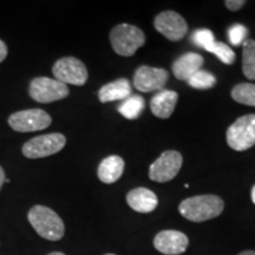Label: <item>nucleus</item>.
Masks as SVG:
<instances>
[{"instance_id":"f8f14e48","label":"nucleus","mask_w":255,"mask_h":255,"mask_svg":"<svg viewBox=\"0 0 255 255\" xmlns=\"http://www.w3.org/2000/svg\"><path fill=\"white\" fill-rule=\"evenodd\" d=\"M189 239L178 231H162L154 239V246L164 255H180L187 251Z\"/></svg>"},{"instance_id":"f257e3e1","label":"nucleus","mask_w":255,"mask_h":255,"mask_svg":"<svg viewBox=\"0 0 255 255\" xmlns=\"http://www.w3.org/2000/svg\"><path fill=\"white\" fill-rule=\"evenodd\" d=\"M225 202L216 195H199L188 197L180 203L181 215L191 222H203L221 215Z\"/></svg>"},{"instance_id":"bb28decb","label":"nucleus","mask_w":255,"mask_h":255,"mask_svg":"<svg viewBox=\"0 0 255 255\" xmlns=\"http://www.w3.org/2000/svg\"><path fill=\"white\" fill-rule=\"evenodd\" d=\"M5 183V171L4 169L1 168V165H0V189L2 188V184Z\"/></svg>"},{"instance_id":"2eb2a0df","label":"nucleus","mask_w":255,"mask_h":255,"mask_svg":"<svg viewBox=\"0 0 255 255\" xmlns=\"http://www.w3.org/2000/svg\"><path fill=\"white\" fill-rule=\"evenodd\" d=\"M178 94L171 90H161L151 98L150 110L156 117L167 120L171 116L177 104Z\"/></svg>"},{"instance_id":"423d86ee","label":"nucleus","mask_w":255,"mask_h":255,"mask_svg":"<svg viewBox=\"0 0 255 255\" xmlns=\"http://www.w3.org/2000/svg\"><path fill=\"white\" fill-rule=\"evenodd\" d=\"M32 100L39 103H52L69 96V88L64 83L49 77H37L32 79L28 88Z\"/></svg>"},{"instance_id":"ddd939ff","label":"nucleus","mask_w":255,"mask_h":255,"mask_svg":"<svg viewBox=\"0 0 255 255\" xmlns=\"http://www.w3.org/2000/svg\"><path fill=\"white\" fill-rule=\"evenodd\" d=\"M127 202L131 209L137 213L148 214L154 212L158 205V199L154 191L148 188H135L127 195Z\"/></svg>"},{"instance_id":"c85d7f7f","label":"nucleus","mask_w":255,"mask_h":255,"mask_svg":"<svg viewBox=\"0 0 255 255\" xmlns=\"http://www.w3.org/2000/svg\"><path fill=\"white\" fill-rule=\"evenodd\" d=\"M251 197H252V201H253V203L255 205V184L252 188V191H251Z\"/></svg>"},{"instance_id":"0eeeda50","label":"nucleus","mask_w":255,"mask_h":255,"mask_svg":"<svg viewBox=\"0 0 255 255\" xmlns=\"http://www.w3.org/2000/svg\"><path fill=\"white\" fill-rule=\"evenodd\" d=\"M55 79L64 83L82 87L88 81V70L84 63L75 57H64L57 60L52 68Z\"/></svg>"},{"instance_id":"393cba45","label":"nucleus","mask_w":255,"mask_h":255,"mask_svg":"<svg viewBox=\"0 0 255 255\" xmlns=\"http://www.w3.org/2000/svg\"><path fill=\"white\" fill-rule=\"evenodd\" d=\"M225 5L229 11L235 12L244 7L246 5V1L245 0H227V1H225Z\"/></svg>"},{"instance_id":"f3484780","label":"nucleus","mask_w":255,"mask_h":255,"mask_svg":"<svg viewBox=\"0 0 255 255\" xmlns=\"http://www.w3.org/2000/svg\"><path fill=\"white\" fill-rule=\"evenodd\" d=\"M124 171V159L121 156L111 155L104 158L98 167V178L103 183L111 184L120 180Z\"/></svg>"},{"instance_id":"9b49d317","label":"nucleus","mask_w":255,"mask_h":255,"mask_svg":"<svg viewBox=\"0 0 255 255\" xmlns=\"http://www.w3.org/2000/svg\"><path fill=\"white\" fill-rule=\"evenodd\" d=\"M168 79L169 72L167 70L142 65L136 70L133 75V85L141 92L161 91L167 84Z\"/></svg>"},{"instance_id":"6ab92c4d","label":"nucleus","mask_w":255,"mask_h":255,"mask_svg":"<svg viewBox=\"0 0 255 255\" xmlns=\"http://www.w3.org/2000/svg\"><path fill=\"white\" fill-rule=\"evenodd\" d=\"M242 71L245 77L255 81V40L247 39L242 47Z\"/></svg>"},{"instance_id":"20e7f679","label":"nucleus","mask_w":255,"mask_h":255,"mask_svg":"<svg viewBox=\"0 0 255 255\" xmlns=\"http://www.w3.org/2000/svg\"><path fill=\"white\" fill-rule=\"evenodd\" d=\"M227 144L235 151H246L255 145V115L239 117L227 129Z\"/></svg>"},{"instance_id":"6e6552de","label":"nucleus","mask_w":255,"mask_h":255,"mask_svg":"<svg viewBox=\"0 0 255 255\" xmlns=\"http://www.w3.org/2000/svg\"><path fill=\"white\" fill-rule=\"evenodd\" d=\"M52 123V119L46 111L30 109L18 111L8 117V124L14 131L32 132L46 129Z\"/></svg>"},{"instance_id":"9d476101","label":"nucleus","mask_w":255,"mask_h":255,"mask_svg":"<svg viewBox=\"0 0 255 255\" xmlns=\"http://www.w3.org/2000/svg\"><path fill=\"white\" fill-rule=\"evenodd\" d=\"M154 26L162 36L171 41L181 40L188 32L187 21L175 11H164L156 15Z\"/></svg>"},{"instance_id":"cd10ccee","label":"nucleus","mask_w":255,"mask_h":255,"mask_svg":"<svg viewBox=\"0 0 255 255\" xmlns=\"http://www.w3.org/2000/svg\"><path fill=\"white\" fill-rule=\"evenodd\" d=\"M238 255H255V251H245Z\"/></svg>"},{"instance_id":"7c9ffc66","label":"nucleus","mask_w":255,"mask_h":255,"mask_svg":"<svg viewBox=\"0 0 255 255\" xmlns=\"http://www.w3.org/2000/svg\"><path fill=\"white\" fill-rule=\"evenodd\" d=\"M105 255H115V254H105Z\"/></svg>"},{"instance_id":"c756f323","label":"nucleus","mask_w":255,"mask_h":255,"mask_svg":"<svg viewBox=\"0 0 255 255\" xmlns=\"http://www.w3.org/2000/svg\"><path fill=\"white\" fill-rule=\"evenodd\" d=\"M47 255H65L64 253H60V252H52V253L47 254Z\"/></svg>"},{"instance_id":"4468645a","label":"nucleus","mask_w":255,"mask_h":255,"mask_svg":"<svg viewBox=\"0 0 255 255\" xmlns=\"http://www.w3.org/2000/svg\"><path fill=\"white\" fill-rule=\"evenodd\" d=\"M203 65V57L199 53L188 52L175 60L173 66L174 76L180 81H188L194 73L200 71Z\"/></svg>"},{"instance_id":"dca6fc26","label":"nucleus","mask_w":255,"mask_h":255,"mask_svg":"<svg viewBox=\"0 0 255 255\" xmlns=\"http://www.w3.org/2000/svg\"><path fill=\"white\" fill-rule=\"evenodd\" d=\"M131 96V85L127 78H120L117 81L108 83L98 91V98L102 103L127 100Z\"/></svg>"},{"instance_id":"aec40b11","label":"nucleus","mask_w":255,"mask_h":255,"mask_svg":"<svg viewBox=\"0 0 255 255\" xmlns=\"http://www.w3.org/2000/svg\"><path fill=\"white\" fill-rule=\"evenodd\" d=\"M232 98L240 104L255 107V84L241 83L235 85L232 90Z\"/></svg>"},{"instance_id":"a211bd4d","label":"nucleus","mask_w":255,"mask_h":255,"mask_svg":"<svg viewBox=\"0 0 255 255\" xmlns=\"http://www.w3.org/2000/svg\"><path fill=\"white\" fill-rule=\"evenodd\" d=\"M145 102L139 95H133L124 100L119 107V113L128 120L138 119L144 110Z\"/></svg>"},{"instance_id":"1a4fd4ad","label":"nucleus","mask_w":255,"mask_h":255,"mask_svg":"<svg viewBox=\"0 0 255 255\" xmlns=\"http://www.w3.org/2000/svg\"><path fill=\"white\" fill-rule=\"evenodd\" d=\"M183 163L182 155L178 151L167 150L156 159L149 169V177L151 181L158 183L169 182L180 171Z\"/></svg>"},{"instance_id":"b1692460","label":"nucleus","mask_w":255,"mask_h":255,"mask_svg":"<svg viewBox=\"0 0 255 255\" xmlns=\"http://www.w3.org/2000/svg\"><path fill=\"white\" fill-rule=\"evenodd\" d=\"M248 28L242 24H234L228 30V39L233 46H239L246 41Z\"/></svg>"},{"instance_id":"5701e85b","label":"nucleus","mask_w":255,"mask_h":255,"mask_svg":"<svg viewBox=\"0 0 255 255\" xmlns=\"http://www.w3.org/2000/svg\"><path fill=\"white\" fill-rule=\"evenodd\" d=\"M191 40L196 46L207 50L215 41V37L214 33L208 28H200V30L194 32L193 36H191Z\"/></svg>"},{"instance_id":"4be33fe9","label":"nucleus","mask_w":255,"mask_h":255,"mask_svg":"<svg viewBox=\"0 0 255 255\" xmlns=\"http://www.w3.org/2000/svg\"><path fill=\"white\" fill-rule=\"evenodd\" d=\"M206 51L215 55L222 63L232 65L235 62V52L228 45L221 41H214Z\"/></svg>"},{"instance_id":"39448f33","label":"nucleus","mask_w":255,"mask_h":255,"mask_svg":"<svg viewBox=\"0 0 255 255\" xmlns=\"http://www.w3.org/2000/svg\"><path fill=\"white\" fill-rule=\"evenodd\" d=\"M66 144V137L63 133H47L37 136L23 145V155L27 158H43L59 152Z\"/></svg>"},{"instance_id":"f03ea898","label":"nucleus","mask_w":255,"mask_h":255,"mask_svg":"<svg viewBox=\"0 0 255 255\" xmlns=\"http://www.w3.org/2000/svg\"><path fill=\"white\" fill-rule=\"evenodd\" d=\"M28 222L41 238L49 241H59L65 233V226L59 215L49 207L37 205L27 214Z\"/></svg>"},{"instance_id":"412c9836","label":"nucleus","mask_w":255,"mask_h":255,"mask_svg":"<svg viewBox=\"0 0 255 255\" xmlns=\"http://www.w3.org/2000/svg\"><path fill=\"white\" fill-rule=\"evenodd\" d=\"M187 82L191 88L197 89V90H207L216 84V78L213 73L206 71V70H200L194 73Z\"/></svg>"},{"instance_id":"a878e982","label":"nucleus","mask_w":255,"mask_h":255,"mask_svg":"<svg viewBox=\"0 0 255 255\" xmlns=\"http://www.w3.org/2000/svg\"><path fill=\"white\" fill-rule=\"evenodd\" d=\"M6 56H7V46L4 41L0 39V63L6 58Z\"/></svg>"},{"instance_id":"7ed1b4c3","label":"nucleus","mask_w":255,"mask_h":255,"mask_svg":"<svg viewBox=\"0 0 255 255\" xmlns=\"http://www.w3.org/2000/svg\"><path fill=\"white\" fill-rule=\"evenodd\" d=\"M110 43L117 55L131 57L139 47L144 45V32L135 25L120 24L111 30Z\"/></svg>"}]
</instances>
